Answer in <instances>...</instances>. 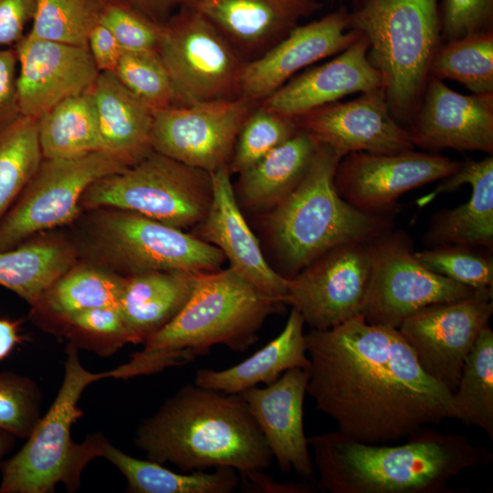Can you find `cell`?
I'll return each instance as SVG.
<instances>
[{
	"instance_id": "obj_25",
	"label": "cell",
	"mask_w": 493,
	"mask_h": 493,
	"mask_svg": "<svg viewBox=\"0 0 493 493\" xmlns=\"http://www.w3.org/2000/svg\"><path fill=\"white\" fill-rule=\"evenodd\" d=\"M183 5L210 21L231 43L266 50L319 7L312 0H184ZM265 50V51H266Z\"/></svg>"
},
{
	"instance_id": "obj_42",
	"label": "cell",
	"mask_w": 493,
	"mask_h": 493,
	"mask_svg": "<svg viewBox=\"0 0 493 493\" xmlns=\"http://www.w3.org/2000/svg\"><path fill=\"white\" fill-rule=\"evenodd\" d=\"M99 23L116 38L124 51H157L163 24L115 0H104Z\"/></svg>"
},
{
	"instance_id": "obj_26",
	"label": "cell",
	"mask_w": 493,
	"mask_h": 493,
	"mask_svg": "<svg viewBox=\"0 0 493 493\" xmlns=\"http://www.w3.org/2000/svg\"><path fill=\"white\" fill-rule=\"evenodd\" d=\"M104 151L131 166L152 152L153 111L112 72H100L89 89Z\"/></svg>"
},
{
	"instance_id": "obj_10",
	"label": "cell",
	"mask_w": 493,
	"mask_h": 493,
	"mask_svg": "<svg viewBox=\"0 0 493 493\" xmlns=\"http://www.w3.org/2000/svg\"><path fill=\"white\" fill-rule=\"evenodd\" d=\"M128 167L107 151L69 159H43L0 219V252L39 232L72 224L81 214L79 203L86 189L98 179Z\"/></svg>"
},
{
	"instance_id": "obj_14",
	"label": "cell",
	"mask_w": 493,
	"mask_h": 493,
	"mask_svg": "<svg viewBox=\"0 0 493 493\" xmlns=\"http://www.w3.org/2000/svg\"><path fill=\"white\" fill-rule=\"evenodd\" d=\"M257 104L238 96L155 110L152 150L208 173L228 166L238 132Z\"/></svg>"
},
{
	"instance_id": "obj_31",
	"label": "cell",
	"mask_w": 493,
	"mask_h": 493,
	"mask_svg": "<svg viewBox=\"0 0 493 493\" xmlns=\"http://www.w3.org/2000/svg\"><path fill=\"white\" fill-rule=\"evenodd\" d=\"M101 456L106 457L123 474L128 491L134 493H231L240 485V476L230 467L213 472H173L154 461L132 457L114 447L106 439Z\"/></svg>"
},
{
	"instance_id": "obj_1",
	"label": "cell",
	"mask_w": 493,
	"mask_h": 493,
	"mask_svg": "<svg viewBox=\"0 0 493 493\" xmlns=\"http://www.w3.org/2000/svg\"><path fill=\"white\" fill-rule=\"evenodd\" d=\"M307 394L351 439L386 444L456 419L452 393L420 366L398 329L357 315L305 334Z\"/></svg>"
},
{
	"instance_id": "obj_46",
	"label": "cell",
	"mask_w": 493,
	"mask_h": 493,
	"mask_svg": "<svg viewBox=\"0 0 493 493\" xmlns=\"http://www.w3.org/2000/svg\"><path fill=\"white\" fill-rule=\"evenodd\" d=\"M17 63L15 48L0 47V125L20 114L16 83Z\"/></svg>"
},
{
	"instance_id": "obj_43",
	"label": "cell",
	"mask_w": 493,
	"mask_h": 493,
	"mask_svg": "<svg viewBox=\"0 0 493 493\" xmlns=\"http://www.w3.org/2000/svg\"><path fill=\"white\" fill-rule=\"evenodd\" d=\"M38 393L33 382L0 372V429L27 437L38 419Z\"/></svg>"
},
{
	"instance_id": "obj_40",
	"label": "cell",
	"mask_w": 493,
	"mask_h": 493,
	"mask_svg": "<svg viewBox=\"0 0 493 493\" xmlns=\"http://www.w3.org/2000/svg\"><path fill=\"white\" fill-rule=\"evenodd\" d=\"M114 74L152 111L179 105L172 79L157 51H124Z\"/></svg>"
},
{
	"instance_id": "obj_22",
	"label": "cell",
	"mask_w": 493,
	"mask_h": 493,
	"mask_svg": "<svg viewBox=\"0 0 493 493\" xmlns=\"http://www.w3.org/2000/svg\"><path fill=\"white\" fill-rule=\"evenodd\" d=\"M309 369L286 371L265 387L254 386L240 394L260 428L280 470L293 469L311 480L315 467L303 428V403Z\"/></svg>"
},
{
	"instance_id": "obj_11",
	"label": "cell",
	"mask_w": 493,
	"mask_h": 493,
	"mask_svg": "<svg viewBox=\"0 0 493 493\" xmlns=\"http://www.w3.org/2000/svg\"><path fill=\"white\" fill-rule=\"evenodd\" d=\"M157 52L179 105L239 96L244 63L226 37L204 16L182 5L163 25Z\"/></svg>"
},
{
	"instance_id": "obj_13",
	"label": "cell",
	"mask_w": 493,
	"mask_h": 493,
	"mask_svg": "<svg viewBox=\"0 0 493 493\" xmlns=\"http://www.w3.org/2000/svg\"><path fill=\"white\" fill-rule=\"evenodd\" d=\"M493 314V288L476 289L450 302L425 307L398 330L421 368L453 393L466 359Z\"/></svg>"
},
{
	"instance_id": "obj_24",
	"label": "cell",
	"mask_w": 493,
	"mask_h": 493,
	"mask_svg": "<svg viewBox=\"0 0 493 493\" xmlns=\"http://www.w3.org/2000/svg\"><path fill=\"white\" fill-rule=\"evenodd\" d=\"M464 184L471 186L468 201L450 210L436 213L425 236L433 246L462 245L493 247V157L461 162L458 169L444 178L430 194L417 201L420 206L430 203L438 194Z\"/></svg>"
},
{
	"instance_id": "obj_45",
	"label": "cell",
	"mask_w": 493,
	"mask_h": 493,
	"mask_svg": "<svg viewBox=\"0 0 493 493\" xmlns=\"http://www.w3.org/2000/svg\"><path fill=\"white\" fill-rule=\"evenodd\" d=\"M36 0H0V47L16 45L33 19Z\"/></svg>"
},
{
	"instance_id": "obj_18",
	"label": "cell",
	"mask_w": 493,
	"mask_h": 493,
	"mask_svg": "<svg viewBox=\"0 0 493 493\" xmlns=\"http://www.w3.org/2000/svg\"><path fill=\"white\" fill-rule=\"evenodd\" d=\"M361 36L351 29L349 12L343 8L298 25L258 58L243 64L239 96L260 103L300 69L339 54Z\"/></svg>"
},
{
	"instance_id": "obj_7",
	"label": "cell",
	"mask_w": 493,
	"mask_h": 493,
	"mask_svg": "<svg viewBox=\"0 0 493 493\" xmlns=\"http://www.w3.org/2000/svg\"><path fill=\"white\" fill-rule=\"evenodd\" d=\"M439 0H362L349 13L350 27L369 43L368 57L395 120H412L430 61L439 47Z\"/></svg>"
},
{
	"instance_id": "obj_2",
	"label": "cell",
	"mask_w": 493,
	"mask_h": 493,
	"mask_svg": "<svg viewBox=\"0 0 493 493\" xmlns=\"http://www.w3.org/2000/svg\"><path fill=\"white\" fill-rule=\"evenodd\" d=\"M320 489L330 493H455L449 481L492 456L459 434L429 426L401 445L367 444L339 430L307 437Z\"/></svg>"
},
{
	"instance_id": "obj_6",
	"label": "cell",
	"mask_w": 493,
	"mask_h": 493,
	"mask_svg": "<svg viewBox=\"0 0 493 493\" xmlns=\"http://www.w3.org/2000/svg\"><path fill=\"white\" fill-rule=\"evenodd\" d=\"M70 239L78 261L121 277L150 271L211 272L226 260L216 246L192 233L112 207L84 211Z\"/></svg>"
},
{
	"instance_id": "obj_30",
	"label": "cell",
	"mask_w": 493,
	"mask_h": 493,
	"mask_svg": "<svg viewBox=\"0 0 493 493\" xmlns=\"http://www.w3.org/2000/svg\"><path fill=\"white\" fill-rule=\"evenodd\" d=\"M77 262L70 239L37 235L0 252V286L34 307L44 292Z\"/></svg>"
},
{
	"instance_id": "obj_35",
	"label": "cell",
	"mask_w": 493,
	"mask_h": 493,
	"mask_svg": "<svg viewBox=\"0 0 493 493\" xmlns=\"http://www.w3.org/2000/svg\"><path fill=\"white\" fill-rule=\"evenodd\" d=\"M42 160L37 119L19 114L0 125V219Z\"/></svg>"
},
{
	"instance_id": "obj_33",
	"label": "cell",
	"mask_w": 493,
	"mask_h": 493,
	"mask_svg": "<svg viewBox=\"0 0 493 493\" xmlns=\"http://www.w3.org/2000/svg\"><path fill=\"white\" fill-rule=\"evenodd\" d=\"M123 283L124 277L77 262L44 292L32 309L35 313L50 318L92 308H119Z\"/></svg>"
},
{
	"instance_id": "obj_52",
	"label": "cell",
	"mask_w": 493,
	"mask_h": 493,
	"mask_svg": "<svg viewBox=\"0 0 493 493\" xmlns=\"http://www.w3.org/2000/svg\"><path fill=\"white\" fill-rule=\"evenodd\" d=\"M312 1H318L319 2V0H312Z\"/></svg>"
},
{
	"instance_id": "obj_15",
	"label": "cell",
	"mask_w": 493,
	"mask_h": 493,
	"mask_svg": "<svg viewBox=\"0 0 493 493\" xmlns=\"http://www.w3.org/2000/svg\"><path fill=\"white\" fill-rule=\"evenodd\" d=\"M371 269L368 243L337 246L288 278L285 304L311 329L337 326L361 315Z\"/></svg>"
},
{
	"instance_id": "obj_34",
	"label": "cell",
	"mask_w": 493,
	"mask_h": 493,
	"mask_svg": "<svg viewBox=\"0 0 493 493\" xmlns=\"http://www.w3.org/2000/svg\"><path fill=\"white\" fill-rule=\"evenodd\" d=\"M452 404L456 419L482 429L493 439V331L489 325L464 362Z\"/></svg>"
},
{
	"instance_id": "obj_44",
	"label": "cell",
	"mask_w": 493,
	"mask_h": 493,
	"mask_svg": "<svg viewBox=\"0 0 493 493\" xmlns=\"http://www.w3.org/2000/svg\"><path fill=\"white\" fill-rule=\"evenodd\" d=\"M439 10L446 41L491 28L493 0H441Z\"/></svg>"
},
{
	"instance_id": "obj_17",
	"label": "cell",
	"mask_w": 493,
	"mask_h": 493,
	"mask_svg": "<svg viewBox=\"0 0 493 493\" xmlns=\"http://www.w3.org/2000/svg\"><path fill=\"white\" fill-rule=\"evenodd\" d=\"M299 130L341 158L365 152L395 153L414 150L407 129L391 112L382 88L357 99L333 102L293 119Z\"/></svg>"
},
{
	"instance_id": "obj_48",
	"label": "cell",
	"mask_w": 493,
	"mask_h": 493,
	"mask_svg": "<svg viewBox=\"0 0 493 493\" xmlns=\"http://www.w3.org/2000/svg\"><path fill=\"white\" fill-rule=\"evenodd\" d=\"M239 474V473H238ZM240 484L248 492L261 493H314L319 488L317 483L302 481L299 483H278L264 474L263 470H255L239 474Z\"/></svg>"
},
{
	"instance_id": "obj_51",
	"label": "cell",
	"mask_w": 493,
	"mask_h": 493,
	"mask_svg": "<svg viewBox=\"0 0 493 493\" xmlns=\"http://www.w3.org/2000/svg\"><path fill=\"white\" fill-rule=\"evenodd\" d=\"M13 444V435L0 429V459L10 449Z\"/></svg>"
},
{
	"instance_id": "obj_19",
	"label": "cell",
	"mask_w": 493,
	"mask_h": 493,
	"mask_svg": "<svg viewBox=\"0 0 493 493\" xmlns=\"http://www.w3.org/2000/svg\"><path fill=\"white\" fill-rule=\"evenodd\" d=\"M15 49L19 64V113L33 119L37 120L60 101L89 90L100 73L88 47L25 35Z\"/></svg>"
},
{
	"instance_id": "obj_8",
	"label": "cell",
	"mask_w": 493,
	"mask_h": 493,
	"mask_svg": "<svg viewBox=\"0 0 493 493\" xmlns=\"http://www.w3.org/2000/svg\"><path fill=\"white\" fill-rule=\"evenodd\" d=\"M65 375L46 415L37 421L20 451L2 467L0 493H47L58 483L76 489L86 465L101 456L104 437L92 435L84 443L71 438V426L81 417L78 402L85 388L110 372L94 373L80 363L77 346L66 350Z\"/></svg>"
},
{
	"instance_id": "obj_36",
	"label": "cell",
	"mask_w": 493,
	"mask_h": 493,
	"mask_svg": "<svg viewBox=\"0 0 493 493\" xmlns=\"http://www.w3.org/2000/svg\"><path fill=\"white\" fill-rule=\"evenodd\" d=\"M429 76L463 84L472 93H493V32L487 29L439 46Z\"/></svg>"
},
{
	"instance_id": "obj_23",
	"label": "cell",
	"mask_w": 493,
	"mask_h": 493,
	"mask_svg": "<svg viewBox=\"0 0 493 493\" xmlns=\"http://www.w3.org/2000/svg\"><path fill=\"white\" fill-rule=\"evenodd\" d=\"M369 43L361 36L326 63L291 78L260 103L295 119L357 92L382 88V78L368 57Z\"/></svg>"
},
{
	"instance_id": "obj_50",
	"label": "cell",
	"mask_w": 493,
	"mask_h": 493,
	"mask_svg": "<svg viewBox=\"0 0 493 493\" xmlns=\"http://www.w3.org/2000/svg\"><path fill=\"white\" fill-rule=\"evenodd\" d=\"M19 341L18 323L0 319V361L11 352Z\"/></svg>"
},
{
	"instance_id": "obj_28",
	"label": "cell",
	"mask_w": 493,
	"mask_h": 493,
	"mask_svg": "<svg viewBox=\"0 0 493 493\" xmlns=\"http://www.w3.org/2000/svg\"><path fill=\"white\" fill-rule=\"evenodd\" d=\"M197 274L168 270L124 278L119 309L132 343H143L181 311L191 297Z\"/></svg>"
},
{
	"instance_id": "obj_39",
	"label": "cell",
	"mask_w": 493,
	"mask_h": 493,
	"mask_svg": "<svg viewBox=\"0 0 493 493\" xmlns=\"http://www.w3.org/2000/svg\"><path fill=\"white\" fill-rule=\"evenodd\" d=\"M61 333L74 345L85 346L100 354H110L132 343L124 319L116 307H100L50 317Z\"/></svg>"
},
{
	"instance_id": "obj_32",
	"label": "cell",
	"mask_w": 493,
	"mask_h": 493,
	"mask_svg": "<svg viewBox=\"0 0 493 493\" xmlns=\"http://www.w3.org/2000/svg\"><path fill=\"white\" fill-rule=\"evenodd\" d=\"M37 121L43 159H69L104 151L89 89L60 101Z\"/></svg>"
},
{
	"instance_id": "obj_37",
	"label": "cell",
	"mask_w": 493,
	"mask_h": 493,
	"mask_svg": "<svg viewBox=\"0 0 493 493\" xmlns=\"http://www.w3.org/2000/svg\"><path fill=\"white\" fill-rule=\"evenodd\" d=\"M104 0H36L33 38L88 47L91 29L99 23Z\"/></svg>"
},
{
	"instance_id": "obj_5",
	"label": "cell",
	"mask_w": 493,
	"mask_h": 493,
	"mask_svg": "<svg viewBox=\"0 0 493 493\" xmlns=\"http://www.w3.org/2000/svg\"><path fill=\"white\" fill-rule=\"evenodd\" d=\"M341 159L320 144L298 185L263 215L270 246L287 278L342 244L368 243L393 229L387 215L362 212L338 193L334 175Z\"/></svg>"
},
{
	"instance_id": "obj_16",
	"label": "cell",
	"mask_w": 493,
	"mask_h": 493,
	"mask_svg": "<svg viewBox=\"0 0 493 493\" xmlns=\"http://www.w3.org/2000/svg\"><path fill=\"white\" fill-rule=\"evenodd\" d=\"M460 163L437 153L414 150L395 153L357 152L340 160L334 184L340 195L357 209L387 215L394 211L401 195L443 180Z\"/></svg>"
},
{
	"instance_id": "obj_27",
	"label": "cell",
	"mask_w": 493,
	"mask_h": 493,
	"mask_svg": "<svg viewBox=\"0 0 493 493\" xmlns=\"http://www.w3.org/2000/svg\"><path fill=\"white\" fill-rule=\"evenodd\" d=\"M319 143L302 130L239 173L234 186L240 208L265 215L278 205L306 173Z\"/></svg>"
},
{
	"instance_id": "obj_29",
	"label": "cell",
	"mask_w": 493,
	"mask_h": 493,
	"mask_svg": "<svg viewBox=\"0 0 493 493\" xmlns=\"http://www.w3.org/2000/svg\"><path fill=\"white\" fill-rule=\"evenodd\" d=\"M304 324L300 313L292 308L282 331L275 339L232 367L221 371L198 370L194 383L226 393L240 394L259 383H274L288 370L309 369Z\"/></svg>"
},
{
	"instance_id": "obj_9",
	"label": "cell",
	"mask_w": 493,
	"mask_h": 493,
	"mask_svg": "<svg viewBox=\"0 0 493 493\" xmlns=\"http://www.w3.org/2000/svg\"><path fill=\"white\" fill-rule=\"evenodd\" d=\"M213 196L211 173L152 151L125 170L91 184L81 196V213L112 207L180 229L206 215Z\"/></svg>"
},
{
	"instance_id": "obj_38",
	"label": "cell",
	"mask_w": 493,
	"mask_h": 493,
	"mask_svg": "<svg viewBox=\"0 0 493 493\" xmlns=\"http://www.w3.org/2000/svg\"><path fill=\"white\" fill-rule=\"evenodd\" d=\"M299 128L293 119L257 104L244 121L228 163L231 173H241L292 137Z\"/></svg>"
},
{
	"instance_id": "obj_21",
	"label": "cell",
	"mask_w": 493,
	"mask_h": 493,
	"mask_svg": "<svg viewBox=\"0 0 493 493\" xmlns=\"http://www.w3.org/2000/svg\"><path fill=\"white\" fill-rule=\"evenodd\" d=\"M210 173L212 202L206 215L193 228L192 234L219 248L229 267L263 294L285 304L288 279L266 259L237 203L228 166Z\"/></svg>"
},
{
	"instance_id": "obj_12",
	"label": "cell",
	"mask_w": 493,
	"mask_h": 493,
	"mask_svg": "<svg viewBox=\"0 0 493 493\" xmlns=\"http://www.w3.org/2000/svg\"><path fill=\"white\" fill-rule=\"evenodd\" d=\"M368 247L371 278L361 311L367 323L398 329L425 307L455 301L476 290L423 266L402 231L392 229L368 242Z\"/></svg>"
},
{
	"instance_id": "obj_49",
	"label": "cell",
	"mask_w": 493,
	"mask_h": 493,
	"mask_svg": "<svg viewBox=\"0 0 493 493\" xmlns=\"http://www.w3.org/2000/svg\"><path fill=\"white\" fill-rule=\"evenodd\" d=\"M164 24L184 4V0H115Z\"/></svg>"
},
{
	"instance_id": "obj_3",
	"label": "cell",
	"mask_w": 493,
	"mask_h": 493,
	"mask_svg": "<svg viewBox=\"0 0 493 493\" xmlns=\"http://www.w3.org/2000/svg\"><path fill=\"white\" fill-rule=\"evenodd\" d=\"M136 446L184 472L265 470L272 452L241 394L188 383L140 425Z\"/></svg>"
},
{
	"instance_id": "obj_4",
	"label": "cell",
	"mask_w": 493,
	"mask_h": 493,
	"mask_svg": "<svg viewBox=\"0 0 493 493\" xmlns=\"http://www.w3.org/2000/svg\"><path fill=\"white\" fill-rule=\"evenodd\" d=\"M280 305L230 267L198 273L181 311L148 337L130 362L112 370V377L127 379L183 366L216 345L244 351L257 342L265 320Z\"/></svg>"
},
{
	"instance_id": "obj_41",
	"label": "cell",
	"mask_w": 493,
	"mask_h": 493,
	"mask_svg": "<svg viewBox=\"0 0 493 493\" xmlns=\"http://www.w3.org/2000/svg\"><path fill=\"white\" fill-rule=\"evenodd\" d=\"M414 256L430 271L473 289L493 288L492 257L473 246L442 245L414 251Z\"/></svg>"
},
{
	"instance_id": "obj_47",
	"label": "cell",
	"mask_w": 493,
	"mask_h": 493,
	"mask_svg": "<svg viewBox=\"0 0 493 493\" xmlns=\"http://www.w3.org/2000/svg\"><path fill=\"white\" fill-rule=\"evenodd\" d=\"M88 48L99 72L114 73L124 52L113 35L100 23L89 35Z\"/></svg>"
},
{
	"instance_id": "obj_20",
	"label": "cell",
	"mask_w": 493,
	"mask_h": 493,
	"mask_svg": "<svg viewBox=\"0 0 493 493\" xmlns=\"http://www.w3.org/2000/svg\"><path fill=\"white\" fill-rule=\"evenodd\" d=\"M424 91L407 129L414 146L492 154L493 93L460 94L432 76Z\"/></svg>"
}]
</instances>
